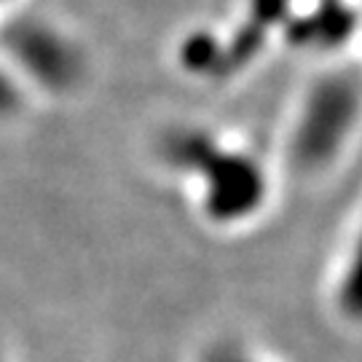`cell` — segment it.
Listing matches in <instances>:
<instances>
[{
  "mask_svg": "<svg viewBox=\"0 0 362 362\" xmlns=\"http://www.w3.org/2000/svg\"><path fill=\"white\" fill-rule=\"evenodd\" d=\"M196 161V202L202 218L215 228L236 231L266 212L272 202V175L255 153L218 140L199 143Z\"/></svg>",
  "mask_w": 362,
  "mask_h": 362,
  "instance_id": "obj_1",
  "label": "cell"
},
{
  "mask_svg": "<svg viewBox=\"0 0 362 362\" xmlns=\"http://www.w3.org/2000/svg\"><path fill=\"white\" fill-rule=\"evenodd\" d=\"M204 362H272L242 341H223L204 351Z\"/></svg>",
  "mask_w": 362,
  "mask_h": 362,
  "instance_id": "obj_4",
  "label": "cell"
},
{
  "mask_svg": "<svg viewBox=\"0 0 362 362\" xmlns=\"http://www.w3.org/2000/svg\"><path fill=\"white\" fill-rule=\"evenodd\" d=\"M357 97L346 83H320L298 110L290 132V161L303 177H317L336 167L357 127Z\"/></svg>",
  "mask_w": 362,
  "mask_h": 362,
  "instance_id": "obj_2",
  "label": "cell"
},
{
  "mask_svg": "<svg viewBox=\"0 0 362 362\" xmlns=\"http://www.w3.org/2000/svg\"><path fill=\"white\" fill-rule=\"evenodd\" d=\"M327 303L341 325L362 330V212L336 255L327 279Z\"/></svg>",
  "mask_w": 362,
  "mask_h": 362,
  "instance_id": "obj_3",
  "label": "cell"
}]
</instances>
